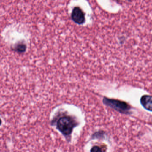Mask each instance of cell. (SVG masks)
I'll return each mask as SVG.
<instances>
[{"label":"cell","instance_id":"cell-1","mask_svg":"<svg viewBox=\"0 0 152 152\" xmlns=\"http://www.w3.org/2000/svg\"><path fill=\"white\" fill-rule=\"evenodd\" d=\"M75 126V121L69 116H62L58 119L57 122L58 129L66 137L71 135Z\"/></svg>","mask_w":152,"mask_h":152},{"label":"cell","instance_id":"cell-2","mask_svg":"<svg viewBox=\"0 0 152 152\" xmlns=\"http://www.w3.org/2000/svg\"><path fill=\"white\" fill-rule=\"evenodd\" d=\"M103 102L105 105L119 113L125 114L130 113V106L124 101L104 97Z\"/></svg>","mask_w":152,"mask_h":152},{"label":"cell","instance_id":"cell-4","mask_svg":"<svg viewBox=\"0 0 152 152\" xmlns=\"http://www.w3.org/2000/svg\"><path fill=\"white\" fill-rule=\"evenodd\" d=\"M140 104L146 110L152 112V96L144 95L140 99Z\"/></svg>","mask_w":152,"mask_h":152},{"label":"cell","instance_id":"cell-6","mask_svg":"<svg viewBox=\"0 0 152 152\" xmlns=\"http://www.w3.org/2000/svg\"><path fill=\"white\" fill-rule=\"evenodd\" d=\"M91 152H102L101 148L98 146H94L91 149Z\"/></svg>","mask_w":152,"mask_h":152},{"label":"cell","instance_id":"cell-3","mask_svg":"<svg viewBox=\"0 0 152 152\" xmlns=\"http://www.w3.org/2000/svg\"><path fill=\"white\" fill-rule=\"evenodd\" d=\"M72 18L78 24H82L85 22V15L80 8L77 7H74L72 11Z\"/></svg>","mask_w":152,"mask_h":152},{"label":"cell","instance_id":"cell-5","mask_svg":"<svg viewBox=\"0 0 152 152\" xmlns=\"http://www.w3.org/2000/svg\"><path fill=\"white\" fill-rule=\"evenodd\" d=\"M15 50L20 53H22L25 51L26 50V46L23 43H19L17 44L15 47Z\"/></svg>","mask_w":152,"mask_h":152}]
</instances>
